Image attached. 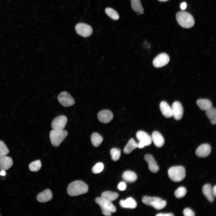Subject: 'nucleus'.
Masks as SVG:
<instances>
[{
  "instance_id": "35",
  "label": "nucleus",
  "mask_w": 216,
  "mask_h": 216,
  "mask_svg": "<svg viewBox=\"0 0 216 216\" xmlns=\"http://www.w3.org/2000/svg\"><path fill=\"white\" fill-rule=\"evenodd\" d=\"M183 214L185 216H194L195 213L189 208H185L183 211Z\"/></svg>"
},
{
  "instance_id": "7",
  "label": "nucleus",
  "mask_w": 216,
  "mask_h": 216,
  "mask_svg": "<svg viewBox=\"0 0 216 216\" xmlns=\"http://www.w3.org/2000/svg\"><path fill=\"white\" fill-rule=\"evenodd\" d=\"M96 202L99 205L102 211H108L111 213L115 212L116 208L111 202L101 197H98L95 200Z\"/></svg>"
},
{
  "instance_id": "32",
  "label": "nucleus",
  "mask_w": 216,
  "mask_h": 216,
  "mask_svg": "<svg viewBox=\"0 0 216 216\" xmlns=\"http://www.w3.org/2000/svg\"><path fill=\"white\" fill-rule=\"evenodd\" d=\"M187 193L186 189L184 187H179L175 192L174 194L177 198H181L184 197Z\"/></svg>"
},
{
  "instance_id": "1",
  "label": "nucleus",
  "mask_w": 216,
  "mask_h": 216,
  "mask_svg": "<svg viewBox=\"0 0 216 216\" xmlns=\"http://www.w3.org/2000/svg\"><path fill=\"white\" fill-rule=\"evenodd\" d=\"M88 187L83 182L76 180L70 183L67 188L68 194L71 196H76L87 192Z\"/></svg>"
},
{
  "instance_id": "5",
  "label": "nucleus",
  "mask_w": 216,
  "mask_h": 216,
  "mask_svg": "<svg viewBox=\"0 0 216 216\" xmlns=\"http://www.w3.org/2000/svg\"><path fill=\"white\" fill-rule=\"evenodd\" d=\"M68 135V132L65 130H51L50 133L51 144L55 147L59 146Z\"/></svg>"
},
{
  "instance_id": "25",
  "label": "nucleus",
  "mask_w": 216,
  "mask_h": 216,
  "mask_svg": "<svg viewBox=\"0 0 216 216\" xmlns=\"http://www.w3.org/2000/svg\"><path fill=\"white\" fill-rule=\"evenodd\" d=\"M131 6L135 12L142 14L144 13V9L140 2V0H131Z\"/></svg>"
},
{
  "instance_id": "13",
  "label": "nucleus",
  "mask_w": 216,
  "mask_h": 216,
  "mask_svg": "<svg viewBox=\"0 0 216 216\" xmlns=\"http://www.w3.org/2000/svg\"><path fill=\"white\" fill-rule=\"evenodd\" d=\"M211 148L210 145L208 144H203L196 149L195 153L196 155L200 158H205L210 154Z\"/></svg>"
},
{
  "instance_id": "4",
  "label": "nucleus",
  "mask_w": 216,
  "mask_h": 216,
  "mask_svg": "<svg viewBox=\"0 0 216 216\" xmlns=\"http://www.w3.org/2000/svg\"><path fill=\"white\" fill-rule=\"evenodd\" d=\"M142 201L146 205L152 206L158 210H160L165 208L167 204L165 200L156 197L145 196L142 198Z\"/></svg>"
},
{
  "instance_id": "24",
  "label": "nucleus",
  "mask_w": 216,
  "mask_h": 216,
  "mask_svg": "<svg viewBox=\"0 0 216 216\" xmlns=\"http://www.w3.org/2000/svg\"><path fill=\"white\" fill-rule=\"evenodd\" d=\"M122 178L126 182L132 183L136 181L137 176L136 174L134 172L127 171L123 173Z\"/></svg>"
},
{
  "instance_id": "19",
  "label": "nucleus",
  "mask_w": 216,
  "mask_h": 216,
  "mask_svg": "<svg viewBox=\"0 0 216 216\" xmlns=\"http://www.w3.org/2000/svg\"><path fill=\"white\" fill-rule=\"evenodd\" d=\"M119 204L122 207L124 208L134 209L137 206L135 200L131 197H129L125 200H120Z\"/></svg>"
},
{
  "instance_id": "20",
  "label": "nucleus",
  "mask_w": 216,
  "mask_h": 216,
  "mask_svg": "<svg viewBox=\"0 0 216 216\" xmlns=\"http://www.w3.org/2000/svg\"><path fill=\"white\" fill-rule=\"evenodd\" d=\"M160 108L162 114L165 117L169 118L172 116L171 108L166 102L161 101Z\"/></svg>"
},
{
  "instance_id": "38",
  "label": "nucleus",
  "mask_w": 216,
  "mask_h": 216,
  "mask_svg": "<svg viewBox=\"0 0 216 216\" xmlns=\"http://www.w3.org/2000/svg\"><path fill=\"white\" fill-rule=\"evenodd\" d=\"M187 7V4L185 2L182 3L180 4V8L181 9L184 10Z\"/></svg>"
},
{
  "instance_id": "11",
  "label": "nucleus",
  "mask_w": 216,
  "mask_h": 216,
  "mask_svg": "<svg viewBox=\"0 0 216 216\" xmlns=\"http://www.w3.org/2000/svg\"><path fill=\"white\" fill-rule=\"evenodd\" d=\"M170 61L169 56L165 53L158 55L153 60V64L156 68L162 67L167 64Z\"/></svg>"
},
{
  "instance_id": "41",
  "label": "nucleus",
  "mask_w": 216,
  "mask_h": 216,
  "mask_svg": "<svg viewBox=\"0 0 216 216\" xmlns=\"http://www.w3.org/2000/svg\"><path fill=\"white\" fill-rule=\"evenodd\" d=\"M6 173L4 170H2L0 172V175L2 176H4L5 175Z\"/></svg>"
},
{
  "instance_id": "30",
  "label": "nucleus",
  "mask_w": 216,
  "mask_h": 216,
  "mask_svg": "<svg viewBox=\"0 0 216 216\" xmlns=\"http://www.w3.org/2000/svg\"><path fill=\"white\" fill-rule=\"evenodd\" d=\"M121 151L120 149L116 148H112L110 151V154L111 158L114 161H116L119 160L121 155Z\"/></svg>"
},
{
  "instance_id": "16",
  "label": "nucleus",
  "mask_w": 216,
  "mask_h": 216,
  "mask_svg": "<svg viewBox=\"0 0 216 216\" xmlns=\"http://www.w3.org/2000/svg\"><path fill=\"white\" fill-rule=\"evenodd\" d=\"M13 165V161L11 158L7 156H0V170H7Z\"/></svg>"
},
{
  "instance_id": "31",
  "label": "nucleus",
  "mask_w": 216,
  "mask_h": 216,
  "mask_svg": "<svg viewBox=\"0 0 216 216\" xmlns=\"http://www.w3.org/2000/svg\"><path fill=\"white\" fill-rule=\"evenodd\" d=\"M41 166V163L39 160H35L32 162L29 165V167L30 170L32 172H34L39 170Z\"/></svg>"
},
{
  "instance_id": "10",
  "label": "nucleus",
  "mask_w": 216,
  "mask_h": 216,
  "mask_svg": "<svg viewBox=\"0 0 216 216\" xmlns=\"http://www.w3.org/2000/svg\"><path fill=\"white\" fill-rule=\"evenodd\" d=\"M75 29L77 33L84 37L90 36L92 32L91 27L86 24L80 23L76 25Z\"/></svg>"
},
{
  "instance_id": "14",
  "label": "nucleus",
  "mask_w": 216,
  "mask_h": 216,
  "mask_svg": "<svg viewBox=\"0 0 216 216\" xmlns=\"http://www.w3.org/2000/svg\"><path fill=\"white\" fill-rule=\"evenodd\" d=\"M98 118L99 120L101 122L107 123L112 120L113 115L110 111L104 110L100 111L98 113Z\"/></svg>"
},
{
  "instance_id": "42",
  "label": "nucleus",
  "mask_w": 216,
  "mask_h": 216,
  "mask_svg": "<svg viewBox=\"0 0 216 216\" xmlns=\"http://www.w3.org/2000/svg\"><path fill=\"white\" fill-rule=\"evenodd\" d=\"M158 0L159 1H160V2H164L167 1H168L169 0Z\"/></svg>"
},
{
  "instance_id": "2",
  "label": "nucleus",
  "mask_w": 216,
  "mask_h": 216,
  "mask_svg": "<svg viewBox=\"0 0 216 216\" xmlns=\"http://www.w3.org/2000/svg\"><path fill=\"white\" fill-rule=\"evenodd\" d=\"M176 18L178 24L184 28H190L194 24V17L188 12L184 11L178 12L176 14Z\"/></svg>"
},
{
  "instance_id": "39",
  "label": "nucleus",
  "mask_w": 216,
  "mask_h": 216,
  "mask_svg": "<svg viewBox=\"0 0 216 216\" xmlns=\"http://www.w3.org/2000/svg\"><path fill=\"white\" fill-rule=\"evenodd\" d=\"M102 213L104 215L106 216H110L111 215V212L108 211H102Z\"/></svg>"
},
{
  "instance_id": "40",
  "label": "nucleus",
  "mask_w": 216,
  "mask_h": 216,
  "mask_svg": "<svg viewBox=\"0 0 216 216\" xmlns=\"http://www.w3.org/2000/svg\"><path fill=\"white\" fill-rule=\"evenodd\" d=\"M212 194L214 197L216 196V185H215L212 188Z\"/></svg>"
},
{
  "instance_id": "12",
  "label": "nucleus",
  "mask_w": 216,
  "mask_h": 216,
  "mask_svg": "<svg viewBox=\"0 0 216 216\" xmlns=\"http://www.w3.org/2000/svg\"><path fill=\"white\" fill-rule=\"evenodd\" d=\"M171 108L174 118L177 120H180L183 113V108L181 103L177 101H175L172 104Z\"/></svg>"
},
{
  "instance_id": "18",
  "label": "nucleus",
  "mask_w": 216,
  "mask_h": 216,
  "mask_svg": "<svg viewBox=\"0 0 216 216\" xmlns=\"http://www.w3.org/2000/svg\"><path fill=\"white\" fill-rule=\"evenodd\" d=\"M52 197L51 190L47 189L39 193L37 196L38 201L41 203H44L50 200Z\"/></svg>"
},
{
  "instance_id": "36",
  "label": "nucleus",
  "mask_w": 216,
  "mask_h": 216,
  "mask_svg": "<svg viewBox=\"0 0 216 216\" xmlns=\"http://www.w3.org/2000/svg\"><path fill=\"white\" fill-rule=\"evenodd\" d=\"M126 186V184L124 182H121L118 184V188L121 190H124L125 189Z\"/></svg>"
},
{
  "instance_id": "29",
  "label": "nucleus",
  "mask_w": 216,
  "mask_h": 216,
  "mask_svg": "<svg viewBox=\"0 0 216 216\" xmlns=\"http://www.w3.org/2000/svg\"><path fill=\"white\" fill-rule=\"evenodd\" d=\"M105 12L106 14L112 19L116 20L119 18V16L117 12L114 9L107 8L105 10Z\"/></svg>"
},
{
  "instance_id": "17",
  "label": "nucleus",
  "mask_w": 216,
  "mask_h": 216,
  "mask_svg": "<svg viewBox=\"0 0 216 216\" xmlns=\"http://www.w3.org/2000/svg\"><path fill=\"white\" fill-rule=\"evenodd\" d=\"M151 138L154 145L157 147H162L164 143V139L162 135L158 131H155L153 132Z\"/></svg>"
},
{
  "instance_id": "3",
  "label": "nucleus",
  "mask_w": 216,
  "mask_h": 216,
  "mask_svg": "<svg viewBox=\"0 0 216 216\" xmlns=\"http://www.w3.org/2000/svg\"><path fill=\"white\" fill-rule=\"evenodd\" d=\"M170 179L174 182H179L183 180L185 177V171L182 166L171 167L168 171Z\"/></svg>"
},
{
  "instance_id": "23",
  "label": "nucleus",
  "mask_w": 216,
  "mask_h": 216,
  "mask_svg": "<svg viewBox=\"0 0 216 216\" xmlns=\"http://www.w3.org/2000/svg\"><path fill=\"white\" fill-rule=\"evenodd\" d=\"M138 147V143L133 138H131L128 141L124 147L123 151L124 153L128 154Z\"/></svg>"
},
{
  "instance_id": "22",
  "label": "nucleus",
  "mask_w": 216,
  "mask_h": 216,
  "mask_svg": "<svg viewBox=\"0 0 216 216\" xmlns=\"http://www.w3.org/2000/svg\"><path fill=\"white\" fill-rule=\"evenodd\" d=\"M196 103L200 109L202 110L206 111L212 107V103L207 99H199L196 101Z\"/></svg>"
},
{
  "instance_id": "28",
  "label": "nucleus",
  "mask_w": 216,
  "mask_h": 216,
  "mask_svg": "<svg viewBox=\"0 0 216 216\" xmlns=\"http://www.w3.org/2000/svg\"><path fill=\"white\" fill-rule=\"evenodd\" d=\"M206 114L212 124H215L216 123V110L215 108L211 107L206 111Z\"/></svg>"
},
{
  "instance_id": "33",
  "label": "nucleus",
  "mask_w": 216,
  "mask_h": 216,
  "mask_svg": "<svg viewBox=\"0 0 216 216\" xmlns=\"http://www.w3.org/2000/svg\"><path fill=\"white\" fill-rule=\"evenodd\" d=\"M104 168V164L101 162L97 163L93 166L92 169V172L95 174H98L101 172Z\"/></svg>"
},
{
  "instance_id": "37",
  "label": "nucleus",
  "mask_w": 216,
  "mask_h": 216,
  "mask_svg": "<svg viewBox=\"0 0 216 216\" xmlns=\"http://www.w3.org/2000/svg\"><path fill=\"white\" fill-rule=\"evenodd\" d=\"M156 216H174V215L172 213H160L157 214Z\"/></svg>"
},
{
  "instance_id": "8",
  "label": "nucleus",
  "mask_w": 216,
  "mask_h": 216,
  "mask_svg": "<svg viewBox=\"0 0 216 216\" xmlns=\"http://www.w3.org/2000/svg\"><path fill=\"white\" fill-rule=\"evenodd\" d=\"M59 103L63 106L68 107L75 104L74 99L68 92L64 91L60 93L58 97Z\"/></svg>"
},
{
  "instance_id": "15",
  "label": "nucleus",
  "mask_w": 216,
  "mask_h": 216,
  "mask_svg": "<svg viewBox=\"0 0 216 216\" xmlns=\"http://www.w3.org/2000/svg\"><path fill=\"white\" fill-rule=\"evenodd\" d=\"M144 159L148 163V168L151 172L156 173L158 171L159 167L152 155L147 154L145 155Z\"/></svg>"
},
{
  "instance_id": "21",
  "label": "nucleus",
  "mask_w": 216,
  "mask_h": 216,
  "mask_svg": "<svg viewBox=\"0 0 216 216\" xmlns=\"http://www.w3.org/2000/svg\"><path fill=\"white\" fill-rule=\"evenodd\" d=\"M202 191L208 201L211 202L214 201V196L212 194V188L210 184H207L204 185L202 188Z\"/></svg>"
},
{
  "instance_id": "9",
  "label": "nucleus",
  "mask_w": 216,
  "mask_h": 216,
  "mask_svg": "<svg viewBox=\"0 0 216 216\" xmlns=\"http://www.w3.org/2000/svg\"><path fill=\"white\" fill-rule=\"evenodd\" d=\"M68 121L67 117L60 115L54 118L51 123V127L53 130H62L65 128Z\"/></svg>"
},
{
  "instance_id": "34",
  "label": "nucleus",
  "mask_w": 216,
  "mask_h": 216,
  "mask_svg": "<svg viewBox=\"0 0 216 216\" xmlns=\"http://www.w3.org/2000/svg\"><path fill=\"white\" fill-rule=\"evenodd\" d=\"M9 153V150L5 143L0 140V156L6 155Z\"/></svg>"
},
{
  "instance_id": "26",
  "label": "nucleus",
  "mask_w": 216,
  "mask_h": 216,
  "mask_svg": "<svg viewBox=\"0 0 216 216\" xmlns=\"http://www.w3.org/2000/svg\"><path fill=\"white\" fill-rule=\"evenodd\" d=\"M91 140L92 144L95 147L99 146L103 141L102 136L96 132L92 134L91 136Z\"/></svg>"
},
{
  "instance_id": "6",
  "label": "nucleus",
  "mask_w": 216,
  "mask_h": 216,
  "mask_svg": "<svg viewBox=\"0 0 216 216\" xmlns=\"http://www.w3.org/2000/svg\"><path fill=\"white\" fill-rule=\"evenodd\" d=\"M136 136L139 141V142L138 143V147L139 148H142L145 146H149L152 143V141L151 136L144 131H138L136 134Z\"/></svg>"
},
{
  "instance_id": "27",
  "label": "nucleus",
  "mask_w": 216,
  "mask_h": 216,
  "mask_svg": "<svg viewBox=\"0 0 216 216\" xmlns=\"http://www.w3.org/2000/svg\"><path fill=\"white\" fill-rule=\"evenodd\" d=\"M118 196L117 193L109 191H105L101 194L102 197L111 202L116 200Z\"/></svg>"
}]
</instances>
